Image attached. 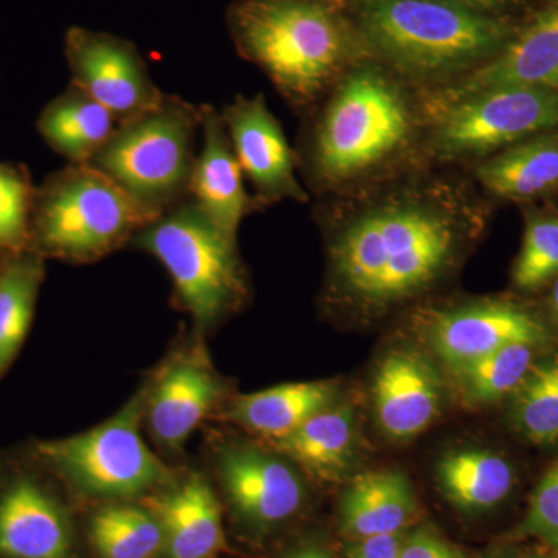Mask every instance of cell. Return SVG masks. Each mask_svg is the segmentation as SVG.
<instances>
[{
	"mask_svg": "<svg viewBox=\"0 0 558 558\" xmlns=\"http://www.w3.org/2000/svg\"><path fill=\"white\" fill-rule=\"evenodd\" d=\"M475 211L462 194L440 183L366 202L333 230V284L371 307L416 295L450 266L478 223Z\"/></svg>",
	"mask_w": 558,
	"mask_h": 558,
	"instance_id": "6da1fadb",
	"label": "cell"
},
{
	"mask_svg": "<svg viewBox=\"0 0 558 558\" xmlns=\"http://www.w3.org/2000/svg\"><path fill=\"white\" fill-rule=\"evenodd\" d=\"M230 27L244 58L300 110L336 84L354 53L347 22L323 0H240Z\"/></svg>",
	"mask_w": 558,
	"mask_h": 558,
	"instance_id": "7a4b0ae2",
	"label": "cell"
},
{
	"mask_svg": "<svg viewBox=\"0 0 558 558\" xmlns=\"http://www.w3.org/2000/svg\"><path fill=\"white\" fill-rule=\"evenodd\" d=\"M413 113L398 84L365 65L337 83L312 128L304 165L317 189L330 190L363 178L407 148Z\"/></svg>",
	"mask_w": 558,
	"mask_h": 558,
	"instance_id": "3957f363",
	"label": "cell"
},
{
	"mask_svg": "<svg viewBox=\"0 0 558 558\" xmlns=\"http://www.w3.org/2000/svg\"><path fill=\"white\" fill-rule=\"evenodd\" d=\"M363 40L409 75L464 70L497 54L505 25L450 0H365L359 16Z\"/></svg>",
	"mask_w": 558,
	"mask_h": 558,
	"instance_id": "277c9868",
	"label": "cell"
},
{
	"mask_svg": "<svg viewBox=\"0 0 558 558\" xmlns=\"http://www.w3.org/2000/svg\"><path fill=\"white\" fill-rule=\"evenodd\" d=\"M201 130V106L167 94L156 108L119 123L87 165L156 220L190 197Z\"/></svg>",
	"mask_w": 558,
	"mask_h": 558,
	"instance_id": "5b68a950",
	"label": "cell"
},
{
	"mask_svg": "<svg viewBox=\"0 0 558 558\" xmlns=\"http://www.w3.org/2000/svg\"><path fill=\"white\" fill-rule=\"evenodd\" d=\"M153 219L102 172L89 165H69L36 190L32 252L87 264L124 244Z\"/></svg>",
	"mask_w": 558,
	"mask_h": 558,
	"instance_id": "8992f818",
	"label": "cell"
},
{
	"mask_svg": "<svg viewBox=\"0 0 558 558\" xmlns=\"http://www.w3.org/2000/svg\"><path fill=\"white\" fill-rule=\"evenodd\" d=\"M131 244L167 269L175 299L199 332L218 325L247 295L236 240L219 230L191 197L143 227Z\"/></svg>",
	"mask_w": 558,
	"mask_h": 558,
	"instance_id": "52a82bcc",
	"label": "cell"
},
{
	"mask_svg": "<svg viewBox=\"0 0 558 558\" xmlns=\"http://www.w3.org/2000/svg\"><path fill=\"white\" fill-rule=\"evenodd\" d=\"M145 400L146 392L140 391L105 424L69 438L43 440L36 453L72 492L98 505L148 498L178 476L142 438Z\"/></svg>",
	"mask_w": 558,
	"mask_h": 558,
	"instance_id": "ba28073f",
	"label": "cell"
},
{
	"mask_svg": "<svg viewBox=\"0 0 558 558\" xmlns=\"http://www.w3.org/2000/svg\"><path fill=\"white\" fill-rule=\"evenodd\" d=\"M432 149L442 159L484 156L558 128V90L497 89L433 108Z\"/></svg>",
	"mask_w": 558,
	"mask_h": 558,
	"instance_id": "9c48e42d",
	"label": "cell"
},
{
	"mask_svg": "<svg viewBox=\"0 0 558 558\" xmlns=\"http://www.w3.org/2000/svg\"><path fill=\"white\" fill-rule=\"evenodd\" d=\"M216 473L231 517L245 531L263 535L300 512L304 486L288 462L248 446H223Z\"/></svg>",
	"mask_w": 558,
	"mask_h": 558,
	"instance_id": "30bf717a",
	"label": "cell"
},
{
	"mask_svg": "<svg viewBox=\"0 0 558 558\" xmlns=\"http://www.w3.org/2000/svg\"><path fill=\"white\" fill-rule=\"evenodd\" d=\"M72 84L86 92L119 123L156 108L165 98L149 70L130 44L75 28L68 36Z\"/></svg>",
	"mask_w": 558,
	"mask_h": 558,
	"instance_id": "8fae6325",
	"label": "cell"
},
{
	"mask_svg": "<svg viewBox=\"0 0 558 558\" xmlns=\"http://www.w3.org/2000/svg\"><path fill=\"white\" fill-rule=\"evenodd\" d=\"M234 154L245 178L255 190L258 207L295 201H310L296 179V157L290 149L284 131L270 112L264 95H238L220 110Z\"/></svg>",
	"mask_w": 558,
	"mask_h": 558,
	"instance_id": "7c38bea8",
	"label": "cell"
},
{
	"mask_svg": "<svg viewBox=\"0 0 558 558\" xmlns=\"http://www.w3.org/2000/svg\"><path fill=\"white\" fill-rule=\"evenodd\" d=\"M0 558H83L72 512L33 476L0 487Z\"/></svg>",
	"mask_w": 558,
	"mask_h": 558,
	"instance_id": "4fadbf2b",
	"label": "cell"
},
{
	"mask_svg": "<svg viewBox=\"0 0 558 558\" xmlns=\"http://www.w3.org/2000/svg\"><path fill=\"white\" fill-rule=\"evenodd\" d=\"M223 391L222 380L199 349L178 355L146 391L150 435L163 449L179 451L218 409Z\"/></svg>",
	"mask_w": 558,
	"mask_h": 558,
	"instance_id": "5bb4252c",
	"label": "cell"
},
{
	"mask_svg": "<svg viewBox=\"0 0 558 558\" xmlns=\"http://www.w3.org/2000/svg\"><path fill=\"white\" fill-rule=\"evenodd\" d=\"M497 89L558 90V3L539 11L494 60L436 95L432 109Z\"/></svg>",
	"mask_w": 558,
	"mask_h": 558,
	"instance_id": "9a60e30c",
	"label": "cell"
},
{
	"mask_svg": "<svg viewBox=\"0 0 558 558\" xmlns=\"http://www.w3.org/2000/svg\"><path fill=\"white\" fill-rule=\"evenodd\" d=\"M429 337L439 357L457 371L509 344H537L545 329L512 304L481 303L439 314Z\"/></svg>",
	"mask_w": 558,
	"mask_h": 558,
	"instance_id": "2e32d148",
	"label": "cell"
},
{
	"mask_svg": "<svg viewBox=\"0 0 558 558\" xmlns=\"http://www.w3.org/2000/svg\"><path fill=\"white\" fill-rule=\"evenodd\" d=\"M163 529L161 558H218L226 548L222 501L202 473L143 499Z\"/></svg>",
	"mask_w": 558,
	"mask_h": 558,
	"instance_id": "e0dca14e",
	"label": "cell"
},
{
	"mask_svg": "<svg viewBox=\"0 0 558 558\" xmlns=\"http://www.w3.org/2000/svg\"><path fill=\"white\" fill-rule=\"evenodd\" d=\"M202 148L194 160L190 197L231 240L242 219L259 208L244 189V172L219 110L201 105Z\"/></svg>",
	"mask_w": 558,
	"mask_h": 558,
	"instance_id": "ac0fdd59",
	"label": "cell"
},
{
	"mask_svg": "<svg viewBox=\"0 0 558 558\" xmlns=\"http://www.w3.org/2000/svg\"><path fill=\"white\" fill-rule=\"evenodd\" d=\"M373 400L384 433L414 438L438 416L442 387L436 369L416 352L392 351L374 374Z\"/></svg>",
	"mask_w": 558,
	"mask_h": 558,
	"instance_id": "d6986e66",
	"label": "cell"
},
{
	"mask_svg": "<svg viewBox=\"0 0 558 558\" xmlns=\"http://www.w3.org/2000/svg\"><path fill=\"white\" fill-rule=\"evenodd\" d=\"M414 512L413 487L398 470L357 476L340 501L341 527L352 539L403 532Z\"/></svg>",
	"mask_w": 558,
	"mask_h": 558,
	"instance_id": "ffe728a7",
	"label": "cell"
},
{
	"mask_svg": "<svg viewBox=\"0 0 558 558\" xmlns=\"http://www.w3.org/2000/svg\"><path fill=\"white\" fill-rule=\"evenodd\" d=\"M330 381H295L240 396L227 409L226 421L270 439L288 436L315 413L332 405Z\"/></svg>",
	"mask_w": 558,
	"mask_h": 558,
	"instance_id": "44dd1931",
	"label": "cell"
},
{
	"mask_svg": "<svg viewBox=\"0 0 558 558\" xmlns=\"http://www.w3.org/2000/svg\"><path fill=\"white\" fill-rule=\"evenodd\" d=\"M119 121L86 92L70 84L43 110L38 131L70 165H87L109 142Z\"/></svg>",
	"mask_w": 558,
	"mask_h": 558,
	"instance_id": "7402d4cb",
	"label": "cell"
},
{
	"mask_svg": "<svg viewBox=\"0 0 558 558\" xmlns=\"http://www.w3.org/2000/svg\"><path fill=\"white\" fill-rule=\"evenodd\" d=\"M481 185L501 199L526 201L558 189V134H538L476 168Z\"/></svg>",
	"mask_w": 558,
	"mask_h": 558,
	"instance_id": "603a6c76",
	"label": "cell"
},
{
	"mask_svg": "<svg viewBox=\"0 0 558 558\" xmlns=\"http://www.w3.org/2000/svg\"><path fill=\"white\" fill-rule=\"evenodd\" d=\"M355 418L351 407L329 405L284 438L275 439L279 453L319 480H336L354 449Z\"/></svg>",
	"mask_w": 558,
	"mask_h": 558,
	"instance_id": "cb8c5ba5",
	"label": "cell"
},
{
	"mask_svg": "<svg viewBox=\"0 0 558 558\" xmlns=\"http://www.w3.org/2000/svg\"><path fill=\"white\" fill-rule=\"evenodd\" d=\"M95 558H161L163 529L145 502H100L87 520Z\"/></svg>",
	"mask_w": 558,
	"mask_h": 558,
	"instance_id": "d4e9b609",
	"label": "cell"
},
{
	"mask_svg": "<svg viewBox=\"0 0 558 558\" xmlns=\"http://www.w3.org/2000/svg\"><path fill=\"white\" fill-rule=\"evenodd\" d=\"M438 480L444 495L457 508L484 510L508 497L513 487V470L497 453L464 449L440 459Z\"/></svg>",
	"mask_w": 558,
	"mask_h": 558,
	"instance_id": "484cf974",
	"label": "cell"
},
{
	"mask_svg": "<svg viewBox=\"0 0 558 558\" xmlns=\"http://www.w3.org/2000/svg\"><path fill=\"white\" fill-rule=\"evenodd\" d=\"M44 271V258L35 252L10 255L0 269V377L27 339Z\"/></svg>",
	"mask_w": 558,
	"mask_h": 558,
	"instance_id": "4316f807",
	"label": "cell"
},
{
	"mask_svg": "<svg viewBox=\"0 0 558 558\" xmlns=\"http://www.w3.org/2000/svg\"><path fill=\"white\" fill-rule=\"evenodd\" d=\"M534 347L527 343L509 344L464 368L453 371L465 400L473 405H483L515 392L534 366Z\"/></svg>",
	"mask_w": 558,
	"mask_h": 558,
	"instance_id": "83f0119b",
	"label": "cell"
},
{
	"mask_svg": "<svg viewBox=\"0 0 558 558\" xmlns=\"http://www.w3.org/2000/svg\"><path fill=\"white\" fill-rule=\"evenodd\" d=\"M513 395V418L523 435L538 444L558 440V359L532 366Z\"/></svg>",
	"mask_w": 558,
	"mask_h": 558,
	"instance_id": "f1b7e54d",
	"label": "cell"
},
{
	"mask_svg": "<svg viewBox=\"0 0 558 558\" xmlns=\"http://www.w3.org/2000/svg\"><path fill=\"white\" fill-rule=\"evenodd\" d=\"M35 194L27 172L0 163V252L16 255L31 245Z\"/></svg>",
	"mask_w": 558,
	"mask_h": 558,
	"instance_id": "f546056e",
	"label": "cell"
},
{
	"mask_svg": "<svg viewBox=\"0 0 558 558\" xmlns=\"http://www.w3.org/2000/svg\"><path fill=\"white\" fill-rule=\"evenodd\" d=\"M557 274L558 218L531 220L513 267V282L519 289L534 290Z\"/></svg>",
	"mask_w": 558,
	"mask_h": 558,
	"instance_id": "4dcf8cb0",
	"label": "cell"
},
{
	"mask_svg": "<svg viewBox=\"0 0 558 558\" xmlns=\"http://www.w3.org/2000/svg\"><path fill=\"white\" fill-rule=\"evenodd\" d=\"M521 532L558 548V461L535 488Z\"/></svg>",
	"mask_w": 558,
	"mask_h": 558,
	"instance_id": "1f68e13d",
	"label": "cell"
},
{
	"mask_svg": "<svg viewBox=\"0 0 558 558\" xmlns=\"http://www.w3.org/2000/svg\"><path fill=\"white\" fill-rule=\"evenodd\" d=\"M400 558H464L457 546L428 527H418L405 534Z\"/></svg>",
	"mask_w": 558,
	"mask_h": 558,
	"instance_id": "d6a6232c",
	"label": "cell"
},
{
	"mask_svg": "<svg viewBox=\"0 0 558 558\" xmlns=\"http://www.w3.org/2000/svg\"><path fill=\"white\" fill-rule=\"evenodd\" d=\"M403 537L405 532L352 539L347 548V558H400Z\"/></svg>",
	"mask_w": 558,
	"mask_h": 558,
	"instance_id": "836d02e7",
	"label": "cell"
},
{
	"mask_svg": "<svg viewBox=\"0 0 558 558\" xmlns=\"http://www.w3.org/2000/svg\"><path fill=\"white\" fill-rule=\"evenodd\" d=\"M279 558H332V556H330L328 549L323 548L318 543H303V545L289 549Z\"/></svg>",
	"mask_w": 558,
	"mask_h": 558,
	"instance_id": "e575fe53",
	"label": "cell"
},
{
	"mask_svg": "<svg viewBox=\"0 0 558 558\" xmlns=\"http://www.w3.org/2000/svg\"><path fill=\"white\" fill-rule=\"evenodd\" d=\"M450 2L459 3V5L468 7V9L487 13L488 10L497 9L505 3L506 0H450Z\"/></svg>",
	"mask_w": 558,
	"mask_h": 558,
	"instance_id": "d590c367",
	"label": "cell"
},
{
	"mask_svg": "<svg viewBox=\"0 0 558 558\" xmlns=\"http://www.w3.org/2000/svg\"><path fill=\"white\" fill-rule=\"evenodd\" d=\"M553 307H554V312H556V315L558 318V278H557L556 284H554V289H553Z\"/></svg>",
	"mask_w": 558,
	"mask_h": 558,
	"instance_id": "8d00e7d4",
	"label": "cell"
},
{
	"mask_svg": "<svg viewBox=\"0 0 558 558\" xmlns=\"http://www.w3.org/2000/svg\"><path fill=\"white\" fill-rule=\"evenodd\" d=\"M490 558H513L512 556H508V554H499V556H494Z\"/></svg>",
	"mask_w": 558,
	"mask_h": 558,
	"instance_id": "74e56055",
	"label": "cell"
},
{
	"mask_svg": "<svg viewBox=\"0 0 558 558\" xmlns=\"http://www.w3.org/2000/svg\"><path fill=\"white\" fill-rule=\"evenodd\" d=\"M529 558H549V557L534 556V557H529Z\"/></svg>",
	"mask_w": 558,
	"mask_h": 558,
	"instance_id": "f35d334b",
	"label": "cell"
}]
</instances>
